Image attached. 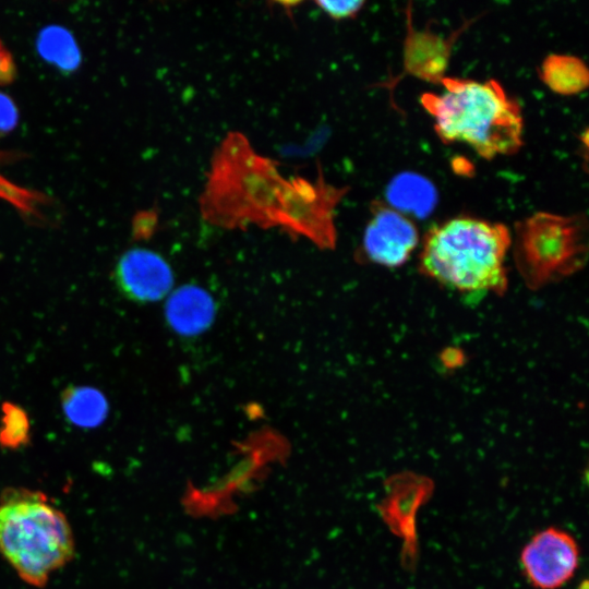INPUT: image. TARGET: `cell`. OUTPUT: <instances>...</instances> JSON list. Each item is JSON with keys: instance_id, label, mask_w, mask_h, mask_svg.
Listing matches in <instances>:
<instances>
[{"instance_id": "12", "label": "cell", "mask_w": 589, "mask_h": 589, "mask_svg": "<svg viewBox=\"0 0 589 589\" xmlns=\"http://www.w3.org/2000/svg\"><path fill=\"white\" fill-rule=\"evenodd\" d=\"M39 56L59 70L71 72L79 68L82 56L71 32L60 25L44 27L37 37Z\"/></svg>"}, {"instance_id": "13", "label": "cell", "mask_w": 589, "mask_h": 589, "mask_svg": "<svg viewBox=\"0 0 589 589\" xmlns=\"http://www.w3.org/2000/svg\"><path fill=\"white\" fill-rule=\"evenodd\" d=\"M541 76L553 91L575 94L588 84V72L581 60L569 56H550L542 64Z\"/></svg>"}, {"instance_id": "6", "label": "cell", "mask_w": 589, "mask_h": 589, "mask_svg": "<svg viewBox=\"0 0 589 589\" xmlns=\"http://www.w3.org/2000/svg\"><path fill=\"white\" fill-rule=\"evenodd\" d=\"M520 564L529 584L537 589H558L575 575L579 548L567 531L548 527L522 548Z\"/></svg>"}, {"instance_id": "3", "label": "cell", "mask_w": 589, "mask_h": 589, "mask_svg": "<svg viewBox=\"0 0 589 589\" xmlns=\"http://www.w3.org/2000/svg\"><path fill=\"white\" fill-rule=\"evenodd\" d=\"M70 522L41 491L8 488L0 495V555L26 584L43 588L74 556Z\"/></svg>"}, {"instance_id": "4", "label": "cell", "mask_w": 589, "mask_h": 589, "mask_svg": "<svg viewBox=\"0 0 589 589\" xmlns=\"http://www.w3.org/2000/svg\"><path fill=\"white\" fill-rule=\"evenodd\" d=\"M508 228L472 217H457L431 228L420 255L421 271L440 284L464 292L506 288Z\"/></svg>"}, {"instance_id": "2", "label": "cell", "mask_w": 589, "mask_h": 589, "mask_svg": "<svg viewBox=\"0 0 589 589\" xmlns=\"http://www.w3.org/2000/svg\"><path fill=\"white\" fill-rule=\"evenodd\" d=\"M441 83L443 91L423 94L421 103L443 142L466 143L486 159L521 147L520 106L498 82L444 77Z\"/></svg>"}, {"instance_id": "17", "label": "cell", "mask_w": 589, "mask_h": 589, "mask_svg": "<svg viewBox=\"0 0 589 589\" xmlns=\"http://www.w3.org/2000/svg\"><path fill=\"white\" fill-rule=\"evenodd\" d=\"M15 64L10 51L0 40V85L9 84L15 76Z\"/></svg>"}, {"instance_id": "15", "label": "cell", "mask_w": 589, "mask_h": 589, "mask_svg": "<svg viewBox=\"0 0 589 589\" xmlns=\"http://www.w3.org/2000/svg\"><path fill=\"white\" fill-rule=\"evenodd\" d=\"M315 3L334 20L356 16L364 4L363 1H316Z\"/></svg>"}, {"instance_id": "1", "label": "cell", "mask_w": 589, "mask_h": 589, "mask_svg": "<svg viewBox=\"0 0 589 589\" xmlns=\"http://www.w3.org/2000/svg\"><path fill=\"white\" fill-rule=\"evenodd\" d=\"M347 192L348 188L327 183L321 168L314 180L286 179L277 161L232 131L214 152L199 205L202 217L219 227H280L321 248H333L334 212Z\"/></svg>"}, {"instance_id": "10", "label": "cell", "mask_w": 589, "mask_h": 589, "mask_svg": "<svg viewBox=\"0 0 589 589\" xmlns=\"http://www.w3.org/2000/svg\"><path fill=\"white\" fill-rule=\"evenodd\" d=\"M165 315L176 333L194 336L211 326L215 316V303L207 291L188 285L170 294L166 302Z\"/></svg>"}, {"instance_id": "8", "label": "cell", "mask_w": 589, "mask_h": 589, "mask_svg": "<svg viewBox=\"0 0 589 589\" xmlns=\"http://www.w3.org/2000/svg\"><path fill=\"white\" fill-rule=\"evenodd\" d=\"M418 243V231L411 220L397 209L377 204L363 236L369 259L385 266L405 263Z\"/></svg>"}, {"instance_id": "11", "label": "cell", "mask_w": 589, "mask_h": 589, "mask_svg": "<svg viewBox=\"0 0 589 589\" xmlns=\"http://www.w3.org/2000/svg\"><path fill=\"white\" fill-rule=\"evenodd\" d=\"M65 418L79 428L99 426L108 417L109 406L105 395L89 386H69L61 394Z\"/></svg>"}, {"instance_id": "16", "label": "cell", "mask_w": 589, "mask_h": 589, "mask_svg": "<svg viewBox=\"0 0 589 589\" xmlns=\"http://www.w3.org/2000/svg\"><path fill=\"white\" fill-rule=\"evenodd\" d=\"M19 122V110L10 96L0 92V136L13 131Z\"/></svg>"}, {"instance_id": "14", "label": "cell", "mask_w": 589, "mask_h": 589, "mask_svg": "<svg viewBox=\"0 0 589 589\" xmlns=\"http://www.w3.org/2000/svg\"><path fill=\"white\" fill-rule=\"evenodd\" d=\"M31 443V420L24 408L11 402L1 404L0 446L19 449Z\"/></svg>"}, {"instance_id": "5", "label": "cell", "mask_w": 589, "mask_h": 589, "mask_svg": "<svg viewBox=\"0 0 589 589\" xmlns=\"http://www.w3.org/2000/svg\"><path fill=\"white\" fill-rule=\"evenodd\" d=\"M587 221L580 215L539 212L517 224L515 251L525 276L544 283L579 267L587 252Z\"/></svg>"}, {"instance_id": "7", "label": "cell", "mask_w": 589, "mask_h": 589, "mask_svg": "<svg viewBox=\"0 0 589 589\" xmlns=\"http://www.w3.org/2000/svg\"><path fill=\"white\" fill-rule=\"evenodd\" d=\"M433 490L432 481L412 472L393 476L387 481L385 498L380 510L388 527L404 540L407 562L416 553V515Z\"/></svg>"}, {"instance_id": "9", "label": "cell", "mask_w": 589, "mask_h": 589, "mask_svg": "<svg viewBox=\"0 0 589 589\" xmlns=\"http://www.w3.org/2000/svg\"><path fill=\"white\" fill-rule=\"evenodd\" d=\"M119 290L140 303L164 298L171 289L173 275L167 262L146 249H132L119 259L115 272Z\"/></svg>"}]
</instances>
